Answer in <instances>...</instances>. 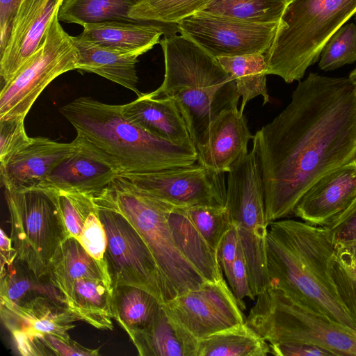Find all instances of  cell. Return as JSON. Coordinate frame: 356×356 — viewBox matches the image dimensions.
I'll use <instances>...</instances> for the list:
<instances>
[{"mask_svg": "<svg viewBox=\"0 0 356 356\" xmlns=\"http://www.w3.org/2000/svg\"><path fill=\"white\" fill-rule=\"evenodd\" d=\"M267 223L293 214L307 191L356 160V84L309 73L286 107L254 135Z\"/></svg>", "mask_w": 356, "mask_h": 356, "instance_id": "cell-1", "label": "cell"}, {"mask_svg": "<svg viewBox=\"0 0 356 356\" xmlns=\"http://www.w3.org/2000/svg\"><path fill=\"white\" fill-rule=\"evenodd\" d=\"M266 263L269 285L295 302L356 331L332 275L335 244L327 227L292 219L269 224Z\"/></svg>", "mask_w": 356, "mask_h": 356, "instance_id": "cell-2", "label": "cell"}, {"mask_svg": "<svg viewBox=\"0 0 356 356\" xmlns=\"http://www.w3.org/2000/svg\"><path fill=\"white\" fill-rule=\"evenodd\" d=\"M61 114L79 137L118 175L186 167L197 162L195 147L172 143L129 121L121 105L82 97L63 106Z\"/></svg>", "mask_w": 356, "mask_h": 356, "instance_id": "cell-3", "label": "cell"}, {"mask_svg": "<svg viewBox=\"0 0 356 356\" xmlns=\"http://www.w3.org/2000/svg\"><path fill=\"white\" fill-rule=\"evenodd\" d=\"M165 74L155 96L171 98L181 113L197 153L204 145L211 123L225 110L238 107L239 95L233 77L187 35L165 36Z\"/></svg>", "mask_w": 356, "mask_h": 356, "instance_id": "cell-4", "label": "cell"}, {"mask_svg": "<svg viewBox=\"0 0 356 356\" xmlns=\"http://www.w3.org/2000/svg\"><path fill=\"white\" fill-rule=\"evenodd\" d=\"M97 207L122 215L138 232L151 251L174 298L207 281L179 250L168 222L173 205L118 175L99 193L92 195Z\"/></svg>", "mask_w": 356, "mask_h": 356, "instance_id": "cell-5", "label": "cell"}, {"mask_svg": "<svg viewBox=\"0 0 356 356\" xmlns=\"http://www.w3.org/2000/svg\"><path fill=\"white\" fill-rule=\"evenodd\" d=\"M356 13V0H293L265 54L266 74L300 81L320 58L330 38Z\"/></svg>", "mask_w": 356, "mask_h": 356, "instance_id": "cell-6", "label": "cell"}, {"mask_svg": "<svg viewBox=\"0 0 356 356\" xmlns=\"http://www.w3.org/2000/svg\"><path fill=\"white\" fill-rule=\"evenodd\" d=\"M245 323L269 344L303 343L334 355L356 356V331L313 312L268 285L257 296Z\"/></svg>", "mask_w": 356, "mask_h": 356, "instance_id": "cell-7", "label": "cell"}, {"mask_svg": "<svg viewBox=\"0 0 356 356\" xmlns=\"http://www.w3.org/2000/svg\"><path fill=\"white\" fill-rule=\"evenodd\" d=\"M10 222V238L17 259L37 279L47 277L51 261L69 237L59 209L44 189H5Z\"/></svg>", "mask_w": 356, "mask_h": 356, "instance_id": "cell-8", "label": "cell"}, {"mask_svg": "<svg viewBox=\"0 0 356 356\" xmlns=\"http://www.w3.org/2000/svg\"><path fill=\"white\" fill-rule=\"evenodd\" d=\"M56 13L38 49L0 92V120L24 118L44 88L58 76L77 70L72 36Z\"/></svg>", "mask_w": 356, "mask_h": 356, "instance_id": "cell-9", "label": "cell"}, {"mask_svg": "<svg viewBox=\"0 0 356 356\" xmlns=\"http://www.w3.org/2000/svg\"><path fill=\"white\" fill-rule=\"evenodd\" d=\"M97 208L106 234L104 259L113 288L120 285L140 288L154 296L162 305L172 300L174 296L138 232L120 213Z\"/></svg>", "mask_w": 356, "mask_h": 356, "instance_id": "cell-10", "label": "cell"}, {"mask_svg": "<svg viewBox=\"0 0 356 356\" xmlns=\"http://www.w3.org/2000/svg\"><path fill=\"white\" fill-rule=\"evenodd\" d=\"M226 203L243 250H257L266 241L268 224L265 215V193L256 141L250 152L227 172Z\"/></svg>", "mask_w": 356, "mask_h": 356, "instance_id": "cell-11", "label": "cell"}, {"mask_svg": "<svg viewBox=\"0 0 356 356\" xmlns=\"http://www.w3.org/2000/svg\"><path fill=\"white\" fill-rule=\"evenodd\" d=\"M279 23H254L200 11L177 24L183 33L215 58L261 53L272 45Z\"/></svg>", "mask_w": 356, "mask_h": 356, "instance_id": "cell-12", "label": "cell"}, {"mask_svg": "<svg viewBox=\"0 0 356 356\" xmlns=\"http://www.w3.org/2000/svg\"><path fill=\"white\" fill-rule=\"evenodd\" d=\"M163 307L198 340L245 322L243 310L224 279L208 281L182 292Z\"/></svg>", "mask_w": 356, "mask_h": 356, "instance_id": "cell-13", "label": "cell"}, {"mask_svg": "<svg viewBox=\"0 0 356 356\" xmlns=\"http://www.w3.org/2000/svg\"><path fill=\"white\" fill-rule=\"evenodd\" d=\"M225 173L198 163L156 172L121 175L139 188L175 207L225 206Z\"/></svg>", "mask_w": 356, "mask_h": 356, "instance_id": "cell-14", "label": "cell"}, {"mask_svg": "<svg viewBox=\"0 0 356 356\" xmlns=\"http://www.w3.org/2000/svg\"><path fill=\"white\" fill-rule=\"evenodd\" d=\"M64 0H22L1 51L0 74L11 79L40 47L47 28Z\"/></svg>", "mask_w": 356, "mask_h": 356, "instance_id": "cell-15", "label": "cell"}, {"mask_svg": "<svg viewBox=\"0 0 356 356\" xmlns=\"http://www.w3.org/2000/svg\"><path fill=\"white\" fill-rule=\"evenodd\" d=\"M356 197V160L316 181L296 205V216L309 223L327 226Z\"/></svg>", "mask_w": 356, "mask_h": 356, "instance_id": "cell-16", "label": "cell"}, {"mask_svg": "<svg viewBox=\"0 0 356 356\" xmlns=\"http://www.w3.org/2000/svg\"><path fill=\"white\" fill-rule=\"evenodd\" d=\"M77 140L59 143L45 137L33 138L24 148L1 163V179L6 190L36 188L77 147Z\"/></svg>", "mask_w": 356, "mask_h": 356, "instance_id": "cell-17", "label": "cell"}, {"mask_svg": "<svg viewBox=\"0 0 356 356\" xmlns=\"http://www.w3.org/2000/svg\"><path fill=\"white\" fill-rule=\"evenodd\" d=\"M1 320L10 332L51 334L69 338L68 331L78 318L65 302L46 295H38L19 303L0 298Z\"/></svg>", "mask_w": 356, "mask_h": 356, "instance_id": "cell-18", "label": "cell"}, {"mask_svg": "<svg viewBox=\"0 0 356 356\" xmlns=\"http://www.w3.org/2000/svg\"><path fill=\"white\" fill-rule=\"evenodd\" d=\"M76 149L62 161L36 188L94 195L118 175L77 136Z\"/></svg>", "mask_w": 356, "mask_h": 356, "instance_id": "cell-19", "label": "cell"}, {"mask_svg": "<svg viewBox=\"0 0 356 356\" xmlns=\"http://www.w3.org/2000/svg\"><path fill=\"white\" fill-rule=\"evenodd\" d=\"M254 136L238 107L223 111L211 123L206 142L197 152L199 164L226 173L248 153Z\"/></svg>", "mask_w": 356, "mask_h": 356, "instance_id": "cell-20", "label": "cell"}, {"mask_svg": "<svg viewBox=\"0 0 356 356\" xmlns=\"http://www.w3.org/2000/svg\"><path fill=\"white\" fill-rule=\"evenodd\" d=\"M121 111L129 121L147 132L176 145L195 147L186 124L171 98L143 93L121 105Z\"/></svg>", "mask_w": 356, "mask_h": 356, "instance_id": "cell-21", "label": "cell"}, {"mask_svg": "<svg viewBox=\"0 0 356 356\" xmlns=\"http://www.w3.org/2000/svg\"><path fill=\"white\" fill-rule=\"evenodd\" d=\"M77 54V70L92 72L135 92L138 88L136 63L140 55L103 47L81 36H72Z\"/></svg>", "mask_w": 356, "mask_h": 356, "instance_id": "cell-22", "label": "cell"}, {"mask_svg": "<svg viewBox=\"0 0 356 356\" xmlns=\"http://www.w3.org/2000/svg\"><path fill=\"white\" fill-rule=\"evenodd\" d=\"M140 356H197L198 339L163 307L146 327L128 334Z\"/></svg>", "mask_w": 356, "mask_h": 356, "instance_id": "cell-23", "label": "cell"}, {"mask_svg": "<svg viewBox=\"0 0 356 356\" xmlns=\"http://www.w3.org/2000/svg\"><path fill=\"white\" fill-rule=\"evenodd\" d=\"M47 277L64 300L78 279L98 278L112 283L106 263L92 257L72 236L67 238L57 250Z\"/></svg>", "mask_w": 356, "mask_h": 356, "instance_id": "cell-24", "label": "cell"}, {"mask_svg": "<svg viewBox=\"0 0 356 356\" xmlns=\"http://www.w3.org/2000/svg\"><path fill=\"white\" fill-rule=\"evenodd\" d=\"M80 36L103 47L132 52L140 56L160 42L164 29L138 21L108 20L87 23Z\"/></svg>", "mask_w": 356, "mask_h": 356, "instance_id": "cell-25", "label": "cell"}, {"mask_svg": "<svg viewBox=\"0 0 356 356\" xmlns=\"http://www.w3.org/2000/svg\"><path fill=\"white\" fill-rule=\"evenodd\" d=\"M113 286L103 279L76 280L65 303L78 318L100 330H113Z\"/></svg>", "mask_w": 356, "mask_h": 356, "instance_id": "cell-26", "label": "cell"}, {"mask_svg": "<svg viewBox=\"0 0 356 356\" xmlns=\"http://www.w3.org/2000/svg\"><path fill=\"white\" fill-rule=\"evenodd\" d=\"M168 222L177 246L203 277L209 282L223 279L218 251L204 238L184 209L174 207Z\"/></svg>", "mask_w": 356, "mask_h": 356, "instance_id": "cell-27", "label": "cell"}, {"mask_svg": "<svg viewBox=\"0 0 356 356\" xmlns=\"http://www.w3.org/2000/svg\"><path fill=\"white\" fill-rule=\"evenodd\" d=\"M269 343L245 322L198 341L197 356H266Z\"/></svg>", "mask_w": 356, "mask_h": 356, "instance_id": "cell-28", "label": "cell"}, {"mask_svg": "<svg viewBox=\"0 0 356 356\" xmlns=\"http://www.w3.org/2000/svg\"><path fill=\"white\" fill-rule=\"evenodd\" d=\"M162 305L154 296L140 288L130 285L113 288V319L127 334L150 325Z\"/></svg>", "mask_w": 356, "mask_h": 356, "instance_id": "cell-29", "label": "cell"}, {"mask_svg": "<svg viewBox=\"0 0 356 356\" xmlns=\"http://www.w3.org/2000/svg\"><path fill=\"white\" fill-rule=\"evenodd\" d=\"M217 60L234 79L238 92L242 97L239 109L241 112H243L247 103L257 96L263 97L264 105L270 102L266 88L267 63L265 54L220 56Z\"/></svg>", "mask_w": 356, "mask_h": 356, "instance_id": "cell-30", "label": "cell"}, {"mask_svg": "<svg viewBox=\"0 0 356 356\" xmlns=\"http://www.w3.org/2000/svg\"><path fill=\"white\" fill-rule=\"evenodd\" d=\"M137 0H64L58 13L59 21L84 25L108 20L135 22L128 16Z\"/></svg>", "mask_w": 356, "mask_h": 356, "instance_id": "cell-31", "label": "cell"}, {"mask_svg": "<svg viewBox=\"0 0 356 356\" xmlns=\"http://www.w3.org/2000/svg\"><path fill=\"white\" fill-rule=\"evenodd\" d=\"M286 0H213L203 10L254 23H279Z\"/></svg>", "mask_w": 356, "mask_h": 356, "instance_id": "cell-32", "label": "cell"}, {"mask_svg": "<svg viewBox=\"0 0 356 356\" xmlns=\"http://www.w3.org/2000/svg\"><path fill=\"white\" fill-rule=\"evenodd\" d=\"M213 0H138L128 16L134 21L178 24L204 10Z\"/></svg>", "mask_w": 356, "mask_h": 356, "instance_id": "cell-33", "label": "cell"}, {"mask_svg": "<svg viewBox=\"0 0 356 356\" xmlns=\"http://www.w3.org/2000/svg\"><path fill=\"white\" fill-rule=\"evenodd\" d=\"M184 209L207 242L218 251L223 236L232 224L227 207L196 205Z\"/></svg>", "mask_w": 356, "mask_h": 356, "instance_id": "cell-34", "label": "cell"}, {"mask_svg": "<svg viewBox=\"0 0 356 356\" xmlns=\"http://www.w3.org/2000/svg\"><path fill=\"white\" fill-rule=\"evenodd\" d=\"M44 190L49 192L56 202L69 237L78 239L87 218L95 209L92 195L54 189Z\"/></svg>", "mask_w": 356, "mask_h": 356, "instance_id": "cell-35", "label": "cell"}, {"mask_svg": "<svg viewBox=\"0 0 356 356\" xmlns=\"http://www.w3.org/2000/svg\"><path fill=\"white\" fill-rule=\"evenodd\" d=\"M356 62V24L342 25L325 44L320 56L318 67L332 71Z\"/></svg>", "mask_w": 356, "mask_h": 356, "instance_id": "cell-36", "label": "cell"}, {"mask_svg": "<svg viewBox=\"0 0 356 356\" xmlns=\"http://www.w3.org/2000/svg\"><path fill=\"white\" fill-rule=\"evenodd\" d=\"M33 140L26 133L24 118L0 120V163L6 162L13 154L29 145Z\"/></svg>", "mask_w": 356, "mask_h": 356, "instance_id": "cell-37", "label": "cell"}, {"mask_svg": "<svg viewBox=\"0 0 356 356\" xmlns=\"http://www.w3.org/2000/svg\"><path fill=\"white\" fill-rule=\"evenodd\" d=\"M77 240L92 257L105 261L107 238L96 206L87 218Z\"/></svg>", "mask_w": 356, "mask_h": 356, "instance_id": "cell-38", "label": "cell"}, {"mask_svg": "<svg viewBox=\"0 0 356 356\" xmlns=\"http://www.w3.org/2000/svg\"><path fill=\"white\" fill-rule=\"evenodd\" d=\"M227 281L241 309H245V298L255 299L250 289L248 271L243 248L239 242L236 257L234 261L231 274Z\"/></svg>", "mask_w": 356, "mask_h": 356, "instance_id": "cell-39", "label": "cell"}, {"mask_svg": "<svg viewBox=\"0 0 356 356\" xmlns=\"http://www.w3.org/2000/svg\"><path fill=\"white\" fill-rule=\"evenodd\" d=\"M38 335L47 355L95 356L99 355V349H90L82 346L70 337L63 338L51 334Z\"/></svg>", "mask_w": 356, "mask_h": 356, "instance_id": "cell-40", "label": "cell"}, {"mask_svg": "<svg viewBox=\"0 0 356 356\" xmlns=\"http://www.w3.org/2000/svg\"><path fill=\"white\" fill-rule=\"evenodd\" d=\"M328 228L335 245L356 240V197L348 207L339 215Z\"/></svg>", "mask_w": 356, "mask_h": 356, "instance_id": "cell-41", "label": "cell"}, {"mask_svg": "<svg viewBox=\"0 0 356 356\" xmlns=\"http://www.w3.org/2000/svg\"><path fill=\"white\" fill-rule=\"evenodd\" d=\"M332 275L340 299L356 323V277L346 273L334 259Z\"/></svg>", "mask_w": 356, "mask_h": 356, "instance_id": "cell-42", "label": "cell"}, {"mask_svg": "<svg viewBox=\"0 0 356 356\" xmlns=\"http://www.w3.org/2000/svg\"><path fill=\"white\" fill-rule=\"evenodd\" d=\"M238 244L237 229L236 225L232 223L229 229L223 236L218 250L219 263L227 280L230 276L232 266L237 255Z\"/></svg>", "mask_w": 356, "mask_h": 356, "instance_id": "cell-43", "label": "cell"}, {"mask_svg": "<svg viewBox=\"0 0 356 356\" xmlns=\"http://www.w3.org/2000/svg\"><path fill=\"white\" fill-rule=\"evenodd\" d=\"M269 346L270 354L276 356H334L324 348L303 343L281 342Z\"/></svg>", "mask_w": 356, "mask_h": 356, "instance_id": "cell-44", "label": "cell"}, {"mask_svg": "<svg viewBox=\"0 0 356 356\" xmlns=\"http://www.w3.org/2000/svg\"><path fill=\"white\" fill-rule=\"evenodd\" d=\"M334 261L356 277V240L335 245Z\"/></svg>", "mask_w": 356, "mask_h": 356, "instance_id": "cell-45", "label": "cell"}, {"mask_svg": "<svg viewBox=\"0 0 356 356\" xmlns=\"http://www.w3.org/2000/svg\"><path fill=\"white\" fill-rule=\"evenodd\" d=\"M22 0H0L1 51L8 39L11 22Z\"/></svg>", "mask_w": 356, "mask_h": 356, "instance_id": "cell-46", "label": "cell"}, {"mask_svg": "<svg viewBox=\"0 0 356 356\" xmlns=\"http://www.w3.org/2000/svg\"><path fill=\"white\" fill-rule=\"evenodd\" d=\"M0 233L1 266H9L16 260L17 252L10 237H8L2 229Z\"/></svg>", "mask_w": 356, "mask_h": 356, "instance_id": "cell-47", "label": "cell"}, {"mask_svg": "<svg viewBox=\"0 0 356 356\" xmlns=\"http://www.w3.org/2000/svg\"><path fill=\"white\" fill-rule=\"evenodd\" d=\"M348 78L356 84V67L350 72Z\"/></svg>", "mask_w": 356, "mask_h": 356, "instance_id": "cell-48", "label": "cell"}, {"mask_svg": "<svg viewBox=\"0 0 356 356\" xmlns=\"http://www.w3.org/2000/svg\"><path fill=\"white\" fill-rule=\"evenodd\" d=\"M354 17H354L355 21V22H356V13L354 15Z\"/></svg>", "mask_w": 356, "mask_h": 356, "instance_id": "cell-49", "label": "cell"}, {"mask_svg": "<svg viewBox=\"0 0 356 356\" xmlns=\"http://www.w3.org/2000/svg\"><path fill=\"white\" fill-rule=\"evenodd\" d=\"M286 1L288 2V3H289V2L292 1L293 0H286Z\"/></svg>", "mask_w": 356, "mask_h": 356, "instance_id": "cell-50", "label": "cell"}, {"mask_svg": "<svg viewBox=\"0 0 356 356\" xmlns=\"http://www.w3.org/2000/svg\"><path fill=\"white\" fill-rule=\"evenodd\" d=\"M138 1V0H137V1Z\"/></svg>", "mask_w": 356, "mask_h": 356, "instance_id": "cell-51", "label": "cell"}]
</instances>
